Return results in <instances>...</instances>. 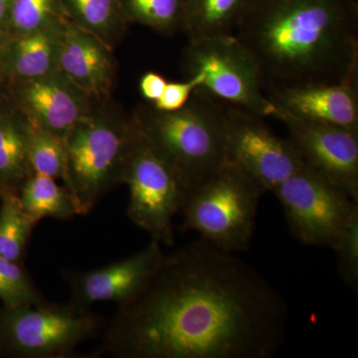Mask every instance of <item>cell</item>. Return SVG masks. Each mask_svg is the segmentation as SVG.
<instances>
[{"label":"cell","instance_id":"obj_10","mask_svg":"<svg viewBox=\"0 0 358 358\" xmlns=\"http://www.w3.org/2000/svg\"><path fill=\"white\" fill-rule=\"evenodd\" d=\"M128 185V215L152 240L164 246L174 243L173 218L185 195L174 174L141 140L136 143L124 171Z\"/></svg>","mask_w":358,"mask_h":358},{"label":"cell","instance_id":"obj_20","mask_svg":"<svg viewBox=\"0 0 358 358\" xmlns=\"http://www.w3.org/2000/svg\"><path fill=\"white\" fill-rule=\"evenodd\" d=\"M18 199L26 215L35 224L45 218L69 220L80 215L76 200L68 188L49 176L33 174L21 188Z\"/></svg>","mask_w":358,"mask_h":358},{"label":"cell","instance_id":"obj_29","mask_svg":"<svg viewBox=\"0 0 358 358\" xmlns=\"http://www.w3.org/2000/svg\"><path fill=\"white\" fill-rule=\"evenodd\" d=\"M13 0H0V43L6 37Z\"/></svg>","mask_w":358,"mask_h":358},{"label":"cell","instance_id":"obj_8","mask_svg":"<svg viewBox=\"0 0 358 358\" xmlns=\"http://www.w3.org/2000/svg\"><path fill=\"white\" fill-rule=\"evenodd\" d=\"M222 109L226 164L243 173L264 192H274L305 166L292 141L275 134L262 115L233 105Z\"/></svg>","mask_w":358,"mask_h":358},{"label":"cell","instance_id":"obj_17","mask_svg":"<svg viewBox=\"0 0 358 358\" xmlns=\"http://www.w3.org/2000/svg\"><path fill=\"white\" fill-rule=\"evenodd\" d=\"M33 124L4 88L0 91V195H18L33 176L29 141Z\"/></svg>","mask_w":358,"mask_h":358},{"label":"cell","instance_id":"obj_28","mask_svg":"<svg viewBox=\"0 0 358 358\" xmlns=\"http://www.w3.org/2000/svg\"><path fill=\"white\" fill-rule=\"evenodd\" d=\"M167 80L162 75L157 72H147L140 81V91L141 96L150 103L159 100L164 93Z\"/></svg>","mask_w":358,"mask_h":358},{"label":"cell","instance_id":"obj_1","mask_svg":"<svg viewBox=\"0 0 358 358\" xmlns=\"http://www.w3.org/2000/svg\"><path fill=\"white\" fill-rule=\"evenodd\" d=\"M286 301L258 271L199 238L166 254L148 286L120 306L102 350L117 358H272Z\"/></svg>","mask_w":358,"mask_h":358},{"label":"cell","instance_id":"obj_7","mask_svg":"<svg viewBox=\"0 0 358 358\" xmlns=\"http://www.w3.org/2000/svg\"><path fill=\"white\" fill-rule=\"evenodd\" d=\"M185 66L188 76L203 74L209 95L264 117L274 114L255 61L234 34L189 40Z\"/></svg>","mask_w":358,"mask_h":358},{"label":"cell","instance_id":"obj_4","mask_svg":"<svg viewBox=\"0 0 358 358\" xmlns=\"http://www.w3.org/2000/svg\"><path fill=\"white\" fill-rule=\"evenodd\" d=\"M108 100H96L64 140V185L76 200L80 215L89 213L110 190L124 183L129 157L140 141L133 115Z\"/></svg>","mask_w":358,"mask_h":358},{"label":"cell","instance_id":"obj_13","mask_svg":"<svg viewBox=\"0 0 358 358\" xmlns=\"http://www.w3.org/2000/svg\"><path fill=\"white\" fill-rule=\"evenodd\" d=\"M152 240L145 249L121 261L88 272L66 271L73 307L90 310L99 301L122 306L133 301L152 279L166 254Z\"/></svg>","mask_w":358,"mask_h":358},{"label":"cell","instance_id":"obj_25","mask_svg":"<svg viewBox=\"0 0 358 358\" xmlns=\"http://www.w3.org/2000/svg\"><path fill=\"white\" fill-rule=\"evenodd\" d=\"M0 303L6 307L46 303L24 263L13 262L0 256Z\"/></svg>","mask_w":358,"mask_h":358},{"label":"cell","instance_id":"obj_14","mask_svg":"<svg viewBox=\"0 0 358 358\" xmlns=\"http://www.w3.org/2000/svg\"><path fill=\"white\" fill-rule=\"evenodd\" d=\"M275 112L358 133V76L338 83H307L268 90Z\"/></svg>","mask_w":358,"mask_h":358},{"label":"cell","instance_id":"obj_6","mask_svg":"<svg viewBox=\"0 0 358 358\" xmlns=\"http://www.w3.org/2000/svg\"><path fill=\"white\" fill-rule=\"evenodd\" d=\"M102 317L70 303L0 307V357L59 358L103 329Z\"/></svg>","mask_w":358,"mask_h":358},{"label":"cell","instance_id":"obj_23","mask_svg":"<svg viewBox=\"0 0 358 358\" xmlns=\"http://www.w3.org/2000/svg\"><path fill=\"white\" fill-rule=\"evenodd\" d=\"M63 17L65 15L61 0H13L2 42L36 31Z\"/></svg>","mask_w":358,"mask_h":358},{"label":"cell","instance_id":"obj_5","mask_svg":"<svg viewBox=\"0 0 358 358\" xmlns=\"http://www.w3.org/2000/svg\"><path fill=\"white\" fill-rule=\"evenodd\" d=\"M262 189L226 164L210 179L186 195L182 229L195 231L217 248L235 254L248 248L255 230Z\"/></svg>","mask_w":358,"mask_h":358},{"label":"cell","instance_id":"obj_30","mask_svg":"<svg viewBox=\"0 0 358 358\" xmlns=\"http://www.w3.org/2000/svg\"><path fill=\"white\" fill-rule=\"evenodd\" d=\"M4 88V83L1 81V79H0V91H1L2 89Z\"/></svg>","mask_w":358,"mask_h":358},{"label":"cell","instance_id":"obj_11","mask_svg":"<svg viewBox=\"0 0 358 358\" xmlns=\"http://www.w3.org/2000/svg\"><path fill=\"white\" fill-rule=\"evenodd\" d=\"M272 117L286 126L306 166L358 202V133L277 110Z\"/></svg>","mask_w":358,"mask_h":358},{"label":"cell","instance_id":"obj_21","mask_svg":"<svg viewBox=\"0 0 358 358\" xmlns=\"http://www.w3.org/2000/svg\"><path fill=\"white\" fill-rule=\"evenodd\" d=\"M36 224L26 215L18 195H0V256L24 263L26 250Z\"/></svg>","mask_w":358,"mask_h":358},{"label":"cell","instance_id":"obj_26","mask_svg":"<svg viewBox=\"0 0 358 358\" xmlns=\"http://www.w3.org/2000/svg\"><path fill=\"white\" fill-rule=\"evenodd\" d=\"M341 280L353 292L358 289V208L339 235L333 248Z\"/></svg>","mask_w":358,"mask_h":358},{"label":"cell","instance_id":"obj_18","mask_svg":"<svg viewBox=\"0 0 358 358\" xmlns=\"http://www.w3.org/2000/svg\"><path fill=\"white\" fill-rule=\"evenodd\" d=\"M251 0H185L182 30L189 40L234 34Z\"/></svg>","mask_w":358,"mask_h":358},{"label":"cell","instance_id":"obj_15","mask_svg":"<svg viewBox=\"0 0 358 358\" xmlns=\"http://www.w3.org/2000/svg\"><path fill=\"white\" fill-rule=\"evenodd\" d=\"M114 49L82 28L64 20L57 71L94 100L109 99L117 81Z\"/></svg>","mask_w":358,"mask_h":358},{"label":"cell","instance_id":"obj_9","mask_svg":"<svg viewBox=\"0 0 358 358\" xmlns=\"http://www.w3.org/2000/svg\"><path fill=\"white\" fill-rule=\"evenodd\" d=\"M289 230L310 246L333 248L358 202L308 166L275 188Z\"/></svg>","mask_w":358,"mask_h":358},{"label":"cell","instance_id":"obj_19","mask_svg":"<svg viewBox=\"0 0 358 358\" xmlns=\"http://www.w3.org/2000/svg\"><path fill=\"white\" fill-rule=\"evenodd\" d=\"M66 20L95 35L114 49L122 41L129 22L119 0H61Z\"/></svg>","mask_w":358,"mask_h":358},{"label":"cell","instance_id":"obj_27","mask_svg":"<svg viewBox=\"0 0 358 358\" xmlns=\"http://www.w3.org/2000/svg\"><path fill=\"white\" fill-rule=\"evenodd\" d=\"M204 76L202 73L189 75L185 82H167L164 93L152 106L164 112H174L185 107L195 90L201 88Z\"/></svg>","mask_w":358,"mask_h":358},{"label":"cell","instance_id":"obj_2","mask_svg":"<svg viewBox=\"0 0 358 358\" xmlns=\"http://www.w3.org/2000/svg\"><path fill=\"white\" fill-rule=\"evenodd\" d=\"M234 35L266 91L358 76V0H251Z\"/></svg>","mask_w":358,"mask_h":358},{"label":"cell","instance_id":"obj_16","mask_svg":"<svg viewBox=\"0 0 358 358\" xmlns=\"http://www.w3.org/2000/svg\"><path fill=\"white\" fill-rule=\"evenodd\" d=\"M65 18L0 44V79L4 85L58 72V51Z\"/></svg>","mask_w":358,"mask_h":358},{"label":"cell","instance_id":"obj_22","mask_svg":"<svg viewBox=\"0 0 358 358\" xmlns=\"http://www.w3.org/2000/svg\"><path fill=\"white\" fill-rule=\"evenodd\" d=\"M124 18L164 34L182 30L185 0H119Z\"/></svg>","mask_w":358,"mask_h":358},{"label":"cell","instance_id":"obj_12","mask_svg":"<svg viewBox=\"0 0 358 358\" xmlns=\"http://www.w3.org/2000/svg\"><path fill=\"white\" fill-rule=\"evenodd\" d=\"M6 89L33 126L63 141L96 101L59 72L9 82Z\"/></svg>","mask_w":358,"mask_h":358},{"label":"cell","instance_id":"obj_3","mask_svg":"<svg viewBox=\"0 0 358 358\" xmlns=\"http://www.w3.org/2000/svg\"><path fill=\"white\" fill-rule=\"evenodd\" d=\"M133 117L141 140L171 169L185 196L225 166L222 106L203 89L195 90L180 110L164 112L143 106Z\"/></svg>","mask_w":358,"mask_h":358},{"label":"cell","instance_id":"obj_24","mask_svg":"<svg viewBox=\"0 0 358 358\" xmlns=\"http://www.w3.org/2000/svg\"><path fill=\"white\" fill-rule=\"evenodd\" d=\"M29 162L33 174L67 180V155L64 141L33 126L29 141Z\"/></svg>","mask_w":358,"mask_h":358}]
</instances>
